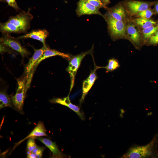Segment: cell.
Masks as SVG:
<instances>
[{
    "label": "cell",
    "instance_id": "1",
    "mask_svg": "<svg viewBox=\"0 0 158 158\" xmlns=\"http://www.w3.org/2000/svg\"><path fill=\"white\" fill-rule=\"evenodd\" d=\"M157 138L154 137L147 145L144 146L135 145L130 147L121 157L125 158H147L154 156L157 143Z\"/></svg>",
    "mask_w": 158,
    "mask_h": 158
},
{
    "label": "cell",
    "instance_id": "2",
    "mask_svg": "<svg viewBox=\"0 0 158 158\" xmlns=\"http://www.w3.org/2000/svg\"><path fill=\"white\" fill-rule=\"evenodd\" d=\"M18 87L16 94L12 96L11 100L13 106L20 113H23V108L26 92V80L25 77L17 80Z\"/></svg>",
    "mask_w": 158,
    "mask_h": 158
},
{
    "label": "cell",
    "instance_id": "3",
    "mask_svg": "<svg viewBox=\"0 0 158 158\" xmlns=\"http://www.w3.org/2000/svg\"><path fill=\"white\" fill-rule=\"evenodd\" d=\"M30 11L29 9L27 12L22 11L16 15L10 17L7 21L19 28L22 33H24L30 28V22L33 18Z\"/></svg>",
    "mask_w": 158,
    "mask_h": 158
},
{
    "label": "cell",
    "instance_id": "4",
    "mask_svg": "<svg viewBox=\"0 0 158 158\" xmlns=\"http://www.w3.org/2000/svg\"><path fill=\"white\" fill-rule=\"evenodd\" d=\"M92 49V48L87 51L82 52L76 56H71L69 60V64L66 71L69 74L71 79L70 93L73 87L75 77L82 60L86 55L91 53Z\"/></svg>",
    "mask_w": 158,
    "mask_h": 158
},
{
    "label": "cell",
    "instance_id": "5",
    "mask_svg": "<svg viewBox=\"0 0 158 158\" xmlns=\"http://www.w3.org/2000/svg\"><path fill=\"white\" fill-rule=\"evenodd\" d=\"M106 20L111 35L114 38L118 39L125 36L126 27L123 21L117 20L109 16Z\"/></svg>",
    "mask_w": 158,
    "mask_h": 158
},
{
    "label": "cell",
    "instance_id": "6",
    "mask_svg": "<svg viewBox=\"0 0 158 158\" xmlns=\"http://www.w3.org/2000/svg\"><path fill=\"white\" fill-rule=\"evenodd\" d=\"M18 40L9 34H4L0 38V43L18 52L23 57L28 56L29 54V51L21 45Z\"/></svg>",
    "mask_w": 158,
    "mask_h": 158
},
{
    "label": "cell",
    "instance_id": "7",
    "mask_svg": "<svg viewBox=\"0 0 158 158\" xmlns=\"http://www.w3.org/2000/svg\"><path fill=\"white\" fill-rule=\"evenodd\" d=\"M56 56H61L68 60H69L71 57V56L68 54L64 53L55 49H51L47 47L43 54L35 63L28 80L26 81L28 85L30 84L34 72L37 67L41 62L45 59Z\"/></svg>",
    "mask_w": 158,
    "mask_h": 158
},
{
    "label": "cell",
    "instance_id": "8",
    "mask_svg": "<svg viewBox=\"0 0 158 158\" xmlns=\"http://www.w3.org/2000/svg\"><path fill=\"white\" fill-rule=\"evenodd\" d=\"M76 12L78 16L93 14L102 16L99 8L91 4L86 0H80L78 3Z\"/></svg>",
    "mask_w": 158,
    "mask_h": 158
},
{
    "label": "cell",
    "instance_id": "9",
    "mask_svg": "<svg viewBox=\"0 0 158 158\" xmlns=\"http://www.w3.org/2000/svg\"><path fill=\"white\" fill-rule=\"evenodd\" d=\"M126 32L128 39L137 48L140 46L141 36L138 26L134 24H129L126 27Z\"/></svg>",
    "mask_w": 158,
    "mask_h": 158
},
{
    "label": "cell",
    "instance_id": "10",
    "mask_svg": "<svg viewBox=\"0 0 158 158\" xmlns=\"http://www.w3.org/2000/svg\"><path fill=\"white\" fill-rule=\"evenodd\" d=\"M47 47L46 45H43L41 48L35 50L33 56L29 59L25 68V76L26 78V81L28 80L35 63L43 54Z\"/></svg>",
    "mask_w": 158,
    "mask_h": 158
},
{
    "label": "cell",
    "instance_id": "11",
    "mask_svg": "<svg viewBox=\"0 0 158 158\" xmlns=\"http://www.w3.org/2000/svg\"><path fill=\"white\" fill-rule=\"evenodd\" d=\"M153 3L133 0L128 1L126 4L129 11L131 13L135 14L149 9Z\"/></svg>",
    "mask_w": 158,
    "mask_h": 158
},
{
    "label": "cell",
    "instance_id": "12",
    "mask_svg": "<svg viewBox=\"0 0 158 158\" xmlns=\"http://www.w3.org/2000/svg\"><path fill=\"white\" fill-rule=\"evenodd\" d=\"M49 32L45 29L33 30L24 35L20 36L16 38L18 39L30 38L40 41L44 46H45V40L48 36Z\"/></svg>",
    "mask_w": 158,
    "mask_h": 158
},
{
    "label": "cell",
    "instance_id": "13",
    "mask_svg": "<svg viewBox=\"0 0 158 158\" xmlns=\"http://www.w3.org/2000/svg\"><path fill=\"white\" fill-rule=\"evenodd\" d=\"M99 68V67L96 66L88 78L83 81L82 85V94L80 100V103L84 100L86 95L97 78L96 71Z\"/></svg>",
    "mask_w": 158,
    "mask_h": 158
},
{
    "label": "cell",
    "instance_id": "14",
    "mask_svg": "<svg viewBox=\"0 0 158 158\" xmlns=\"http://www.w3.org/2000/svg\"><path fill=\"white\" fill-rule=\"evenodd\" d=\"M50 102L53 103L59 104L67 107L76 113L82 120L84 119V115L81 111L79 107L71 102L69 95L68 96L63 98H54L51 100Z\"/></svg>",
    "mask_w": 158,
    "mask_h": 158
},
{
    "label": "cell",
    "instance_id": "15",
    "mask_svg": "<svg viewBox=\"0 0 158 158\" xmlns=\"http://www.w3.org/2000/svg\"><path fill=\"white\" fill-rule=\"evenodd\" d=\"M46 131L43 123L41 121H39L35 127L28 135L15 144L13 150L22 142L29 138L33 137L36 138V137H38L47 136Z\"/></svg>",
    "mask_w": 158,
    "mask_h": 158
},
{
    "label": "cell",
    "instance_id": "16",
    "mask_svg": "<svg viewBox=\"0 0 158 158\" xmlns=\"http://www.w3.org/2000/svg\"><path fill=\"white\" fill-rule=\"evenodd\" d=\"M36 138L44 144L52 152L53 156L55 157L60 158L62 157V153L59 150L56 143L48 138L41 137Z\"/></svg>",
    "mask_w": 158,
    "mask_h": 158
},
{
    "label": "cell",
    "instance_id": "17",
    "mask_svg": "<svg viewBox=\"0 0 158 158\" xmlns=\"http://www.w3.org/2000/svg\"><path fill=\"white\" fill-rule=\"evenodd\" d=\"M0 31L4 34H10L13 33H22V31L19 28L8 21L4 23H0Z\"/></svg>",
    "mask_w": 158,
    "mask_h": 158
},
{
    "label": "cell",
    "instance_id": "18",
    "mask_svg": "<svg viewBox=\"0 0 158 158\" xmlns=\"http://www.w3.org/2000/svg\"><path fill=\"white\" fill-rule=\"evenodd\" d=\"M109 13V16L118 20L123 21L126 18L124 8L121 6H118L113 8Z\"/></svg>",
    "mask_w": 158,
    "mask_h": 158
},
{
    "label": "cell",
    "instance_id": "19",
    "mask_svg": "<svg viewBox=\"0 0 158 158\" xmlns=\"http://www.w3.org/2000/svg\"><path fill=\"white\" fill-rule=\"evenodd\" d=\"M136 25L143 29H145L155 25L156 22L149 19L139 18L135 19Z\"/></svg>",
    "mask_w": 158,
    "mask_h": 158
},
{
    "label": "cell",
    "instance_id": "20",
    "mask_svg": "<svg viewBox=\"0 0 158 158\" xmlns=\"http://www.w3.org/2000/svg\"><path fill=\"white\" fill-rule=\"evenodd\" d=\"M13 106L11 98L4 91L0 93V109L5 107H12Z\"/></svg>",
    "mask_w": 158,
    "mask_h": 158
},
{
    "label": "cell",
    "instance_id": "21",
    "mask_svg": "<svg viewBox=\"0 0 158 158\" xmlns=\"http://www.w3.org/2000/svg\"><path fill=\"white\" fill-rule=\"evenodd\" d=\"M120 65L118 60L115 58H112L108 60L107 65L105 67H100L106 69V73L112 72L120 67Z\"/></svg>",
    "mask_w": 158,
    "mask_h": 158
},
{
    "label": "cell",
    "instance_id": "22",
    "mask_svg": "<svg viewBox=\"0 0 158 158\" xmlns=\"http://www.w3.org/2000/svg\"><path fill=\"white\" fill-rule=\"evenodd\" d=\"M158 30V25H154L148 28L143 29L142 30L144 39H149Z\"/></svg>",
    "mask_w": 158,
    "mask_h": 158
},
{
    "label": "cell",
    "instance_id": "23",
    "mask_svg": "<svg viewBox=\"0 0 158 158\" xmlns=\"http://www.w3.org/2000/svg\"><path fill=\"white\" fill-rule=\"evenodd\" d=\"M35 138L33 137L28 138L27 145V154L31 152L37 146L35 143Z\"/></svg>",
    "mask_w": 158,
    "mask_h": 158
},
{
    "label": "cell",
    "instance_id": "24",
    "mask_svg": "<svg viewBox=\"0 0 158 158\" xmlns=\"http://www.w3.org/2000/svg\"><path fill=\"white\" fill-rule=\"evenodd\" d=\"M154 12L149 8L141 11L137 14L140 18L150 19L154 14Z\"/></svg>",
    "mask_w": 158,
    "mask_h": 158
},
{
    "label": "cell",
    "instance_id": "25",
    "mask_svg": "<svg viewBox=\"0 0 158 158\" xmlns=\"http://www.w3.org/2000/svg\"><path fill=\"white\" fill-rule=\"evenodd\" d=\"M44 150V147L37 146L36 148L30 153H33L36 158H41L42 156Z\"/></svg>",
    "mask_w": 158,
    "mask_h": 158
},
{
    "label": "cell",
    "instance_id": "26",
    "mask_svg": "<svg viewBox=\"0 0 158 158\" xmlns=\"http://www.w3.org/2000/svg\"><path fill=\"white\" fill-rule=\"evenodd\" d=\"M86 0L91 4L99 9L101 8H106V6L101 1H99L98 0Z\"/></svg>",
    "mask_w": 158,
    "mask_h": 158
},
{
    "label": "cell",
    "instance_id": "27",
    "mask_svg": "<svg viewBox=\"0 0 158 158\" xmlns=\"http://www.w3.org/2000/svg\"><path fill=\"white\" fill-rule=\"evenodd\" d=\"M149 43L151 44H158V30L149 38Z\"/></svg>",
    "mask_w": 158,
    "mask_h": 158
},
{
    "label": "cell",
    "instance_id": "28",
    "mask_svg": "<svg viewBox=\"0 0 158 158\" xmlns=\"http://www.w3.org/2000/svg\"><path fill=\"white\" fill-rule=\"evenodd\" d=\"M9 6L15 9L16 11H19L20 8L18 6L16 0H5Z\"/></svg>",
    "mask_w": 158,
    "mask_h": 158
},
{
    "label": "cell",
    "instance_id": "29",
    "mask_svg": "<svg viewBox=\"0 0 158 158\" xmlns=\"http://www.w3.org/2000/svg\"><path fill=\"white\" fill-rule=\"evenodd\" d=\"M103 4L106 6L107 4H108L110 2L109 0H100Z\"/></svg>",
    "mask_w": 158,
    "mask_h": 158
},
{
    "label": "cell",
    "instance_id": "30",
    "mask_svg": "<svg viewBox=\"0 0 158 158\" xmlns=\"http://www.w3.org/2000/svg\"><path fill=\"white\" fill-rule=\"evenodd\" d=\"M155 8L156 12L158 13V2L156 4Z\"/></svg>",
    "mask_w": 158,
    "mask_h": 158
},
{
    "label": "cell",
    "instance_id": "31",
    "mask_svg": "<svg viewBox=\"0 0 158 158\" xmlns=\"http://www.w3.org/2000/svg\"><path fill=\"white\" fill-rule=\"evenodd\" d=\"M1 2H6L5 0H0Z\"/></svg>",
    "mask_w": 158,
    "mask_h": 158
},
{
    "label": "cell",
    "instance_id": "32",
    "mask_svg": "<svg viewBox=\"0 0 158 158\" xmlns=\"http://www.w3.org/2000/svg\"><path fill=\"white\" fill-rule=\"evenodd\" d=\"M98 1H101V0H98Z\"/></svg>",
    "mask_w": 158,
    "mask_h": 158
}]
</instances>
